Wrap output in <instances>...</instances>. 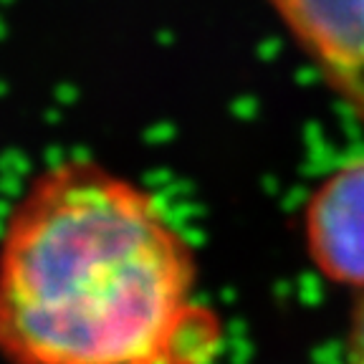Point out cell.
<instances>
[{
  "label": "cell",
  "mask_w": 364,
  "mask_h": 364,
  "mask_svg": "<svg viewBox=\"0 0 364 364\" xmlns=\"http://www.w3.org/2000/svg\"><path fill=\"white\" fill-rule=\"evenodd\" d=\"M193 245L139 182L91 157L43 167L0 233L6 364H213Z\"/></svg>",
  "instance_id": "obj_1"
},
{
  "label": "cell",
  "mask_w": 364,
  "mask_h": 364,
  "mask_svg": "<svg viewBox=\"0 0 364 364\" xmlns=\"http://www.w3.org/2000/svg\"><path fill=\"white\" fill-rule=\"evenodd\" d=\"M344 364H364V291L362 299H359L357 311L352 316V326H349Z\"/></svg>",
  "instance_id": "obj_4"
},
{
  "label": "cell",
  "mask_w": 364,
  "mask_h": 364,
  "mask_svg": "<svg viewBox=\"0 0 364 364\" xmlns=\"http://www.w3.org/2000/svg\"><path fill=\"white\" fill-rule=\"evenodd\" d=\"M306 245L326 279L364 291V159L316 188L304 215Z\"/></svg>",
  "instance_id": "obj_3"
},
{
  "label": "cell",
  "mask_w": 364,
  "mask_h": 364,
  "mask_svg": "<svg viewBox=\"0 0 364 364\" xmlns=\"http://www.w3.org/2000/svg\"><path fill=\"white\" fill-rule=\"evenodd\" d=\"M326 84L364 124V0H268Z\"/></svg>",
  "instance_id": "obj_2"
}]
</instances>
